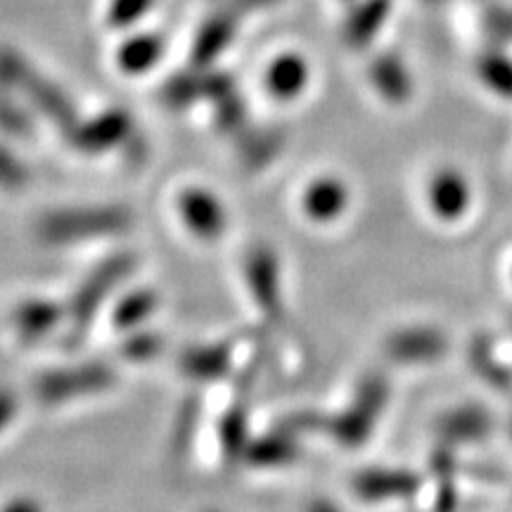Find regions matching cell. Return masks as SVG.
I'll list each match as a JSON object with an SVG mask.
<instances>
[{
	"label": "cell",
	"mask_w": 512,
	"mask_h": 512,
	"mask_svg": "<svg viewBox=\"0 0 512 512\" xmlns=\"http://www.w3.org/2000/svg\"><path fill=\"white\" fill-rule=\"evenodd\" d=\"M444 349V339L434 332L427 330H411L394 335L389 342V351L396 358H406V361H415V358H432Z\"/></svg>",
	"instance_id": "obj_24"
},
{
	"label": "cell",
	"mask_w": 512,
	"mask_h": 512,
	"mask_svg": "<svg viewBox=\"0 0 512 512\" xmlns=\"http://www.w3.org/2000/svg\"><path fill=\"white\" fill-rule=\"evenodd\" d=\"M432 3H434V0H432Z\"/></svg>",
	"instance_id": "obj_37"
},
{
	"label": "cell",
	"mask_w": 512,
	"mask_h": 512,
	"mask_svg": "<svg viewBox=\"0 0 512 512\" xmlns=\"http://www.w3.org/2000/svg\"><path fill=\"white\" fill-rule=\"evenodd\" d=\"M155 0H112L107 19L114 27H128V24L138 22L147 10L152 8Z\"/></svg>",
	"instance_id": "obj_29"
},
{
	"label": "cell",
	"mask_w": 512,
	"mask_h": 512,
	"mask_svg": "<svg viewBox=\"0 0 512 512\" xmlns=\"http://www.w3.org/2000/svg\"><path fill=\"white\" fill-rule=\"evenodd\" d=\"M29 181V171L19 159L12 155L8 147L0 145V185L10 190L24 188Z\"/></svg>",
	"instance_id": "obj_30"
},
{
	"label": "cell",
	"mask_w": 512,
	"mask_h": 512,
	"mask_svg": "<svg viewBox=\"0 0 512 512\" xmlns=\"http://www.w3.org/2000/svg\"><path fill=\"white\" fill-rule=\"evenodd\" d=\"M219 437L223 453H226V460L233 463V460L245 458L249 446V420L245 406H233L226 415H223Z\"/></svg>",
	"instance_id": "obj_23"
},
{
	"label": "cell",
	"mask_w": 512,
	"mask_h": 512,
	"mask_svg": "<svg viewBox=\"0 0 512 512\" xmlns=\"http://www.w3.org/2000/svg\"><path fill=\"white\" fill-rule=\"evenodd\" d=\"M368 81L382 100L406 105L413 98V76L396 53H380L368 64Z\"/></svg>",
	"instance_id": "obj_9"
},
{
	"label": "cell",
	"mask_w": 512,
	"mask_h": 512,
	"mask_svg": "<svg viewBox=\"0 0 512 512\" xmlns=\"http://www.w3.org/2000/svg\"><path fill=\"white\" fill-rule=\"evenodd\" d=\"M181 368L195 380H216L230 368V344H200L181 356Z\"/></svg>",
	"instance_id": "obj_16"
},
{
	"label": "cell",
	"mask_w": 512,
	"mask_h": 512,
	"mask_svg": "<svg viewBox=\"0 0 512 512\" xmlns=\"http://www.w3.org/2000/svg\"><path fill=\"white\" fill-rule=\"evenodd\" d=\"M0 88L27 93L31 105L50 124L60 126L64 133H69L76 126V110L67 93L43 74H38L17 50L0 48Z\"/></svg>",
	"instance_id": "obj_1"
},
{
	"label": "cell",
	"mask_w": 512,
	"mask_h": 512,
	"mask_svg": "<svg viewBox=\"0 0 512 512\" xmlns=\"http://www.w3.org/2000/svg\"><path fill=\"white\" fill-rule=\"evenodd\" d=\"M238 145L240 162L247 171H261L271 166L283 155L287 145V133L283 128H252L249 126L242 136L235 140Z\"/></svg>",
	"instance_id": "obj_10"
},
{
	"label": "cell",
	"mask_w": 512,
	"mask_h": 512,
	"mask_svg": "<svg viewBox=\"0 0 512 512\" xmlns=\"http://www.w3.org/2000/svg\"><path fill=\"white\" fill-rule=\"evenodd\" d=\"M155 309H157V294L150 290H138L128 294L124 302L117 306V311H114V323H117V328L121 330L136 328V325L143 323V320Z\"/></svg>",
	"instance_id": "obj_25"
},
{
	"label": "cell",
	"mask_w": 512,
	"mask_h": 512,
	"mask_svg": "<svg viewBox=\"0 0 512 512\" xmlns=\"http://www.w3.org/2000/svg\"><path fill=\"white\" fill-rule=\"evenodd\" d=\"M114 384V370L105 363H83L74 368L50 370L34 382L36 399L46 406L67 403L76 396H86L95 392H105Z\"/></svg>",
	"instance_id": "obj_3"
},
{
	"label": "cell",
	"mask_w": 512,
	"mask_h": 512,
	"mask_svg": "<svg viewBox=\"0 0 512 512\" xmlns=\"http://www.w3.org/2000/svg\"><path fill=\"white\" fill-rule=\"evenodd\" d=\"M164 41L162 36L145 34L136 36L131 41H126L119 50V67L128 74H140L147 72L150 67H155L159 57H162Z\"/></svg>",
	"instance_id": "obj_21"
},
{
	"label": "cell",
	"mask_w": 512,
	"mask_h": 512,
	"mask_svg": "<svg viewBox=\"0 0 512 512\" xmlns=\"http://www.w3.org/2000/svg\"><path fill=\"white\" fill-rule=\"evenodd\" d=\"M159 349V337L155 335H138L133 337L131 342L126 344V354L131 358H150L152 354H157Z\"/></svg>",
	"instance_id": "obj_32"
},
{
	"label": "cell",
	"mask_w": 512,
	"mask_h": 512,
	"mask_svg": "<svg viewBox=\"0 0 512 512\" xmlns=\"http://www.w3.org/2000/svg\"><path fill=\"white\" fill-rule=\"evenodd\" d=\"M482 29L494 46H512V8L510 5H491L482 15Z\"/></svg>",
	"instance_id": "obj_26"
},
{
	"label": "cell",
	"mask_w": 512,
	"mask_h": 512,
	"mask_svg": "<svg viewBox=\"0 0 512 512\" xmlns=\"http://www.w3.org/2000/svg\"><path fill=\"white\" fill-rule=\"evenodd\" d=\"M178 211H181V219L190 233H195L202 240L221 238L223 230H226V209L216 200V195L202 188L183 190L178 197Z\"/></svg>",
	"instance_id": "obj_8"
},
{
	"label": "cell",
	"mask_w": 512,
	"mask_h": 512,
	"mask_svg": "<svg viewBox=\"0 0 512 512\" xmlns=\"http://www.w3.org/2000/svg\"><path fill=\"white\" fill-rule=\"evenodd\" d=\"M133 259L128 254H117L112 259H107L105 264H100L95 271L88 275L86 283L81 285V290L76 292L72 302V330L79 337L88 330L91 320L98 309L105 302V297L117 287L121 280L131 273Z\"/></svg>",
	"instance_id": "obj_4"
},
{
	"label": "cell",
	"mask_w": 512,
	"mask_h": 512,
	"mask_svg": "<svg viewBox=\"0 0 512 512\" xmlns=\"http://www.w3.org/2000/svg\"><path fill=\"white\" fill-rule=\"evenodd\" d=\"M309 83V64L299 55L278 57L266 74V86L278 100H292Z\"/></svg>",
	"instance_id": "obj_15"
},
{
	"label": "cell",
	"mask_w": 512,
	"mask_h": 512,
	"mask_svg": "<svg viewBox=\"0 0 512 512\" xmlns=\"http://www.w3.org/2000/svg\"><path fill=\"white\" fill-rule=\"evenodd\" d=\"M356 494L368 501L411 496L418 489V479L408 472H366L356 479Z\"/></svg>",
	"instance_id": "obj_19"
},
{
	"label": "cell",
	"mask_w": 512,
	"mask_h": 512,
	"mask_svg": "<svg viewBox=\"0 0 512 512\" xmlns=\"http://www.w3.org/2000/svg\"><path fill=\"white\" fill-rule=\"evenodd\" d=\"M299 456V446L290 432H273L249 441L245 460L256 467L287 465Z\"/></svg>",
	"instance_id": "obj_20"
},
{
	"label": "cell",
	"mask_w": 512,
	"mask_h": 512,
	"mask_svg": "<svg viewBox=\"0 0 512 512\" xmlns=\"http://www.w3.org/2000/svg\"><path fill=\"white\" fill-rule=\"evenodd\" d=\"M238 31V15L233 10H221L211 15L192 46V62L195 67H207L230 46Z\"/></svg>",
	"instance_id": "obj_12"
},
{
	"label": "cell",
	"mask_w": 512,
	"mask_h": 512,
	"mask_svg": "<svg viewBox=\"0 0 512 512\" xmlns=\"http://www.w3.org/2000/svg\"><path fill=\"white\" fill-rule=\"evenodd\" d=\"M204 91H207V74L181 72L164 83L162 100L169 110H188L190 105L204 100Z\"/></svg>",
	"instance_id": "obj_22"
},
{
	"label": "cell",
	"mask_w": 512,
	"mask_h": 512,
	"mask_svg": "<svg viewBox=\"0 0 512 512\" xmlns=\"http://www.w3.org/2000/svg\"><path fill=\"white\" fill-rule=\"evenodd\" d=\"M131 223L133 216L126 207L64 209L43 216L38 223V238L48 245H67V242L126 233Z\"/></svg>",
	"instance_id": "obj_2"
},
{
	"label": "cell",
	"mask_w": 512,
	"mask_h": 512,
	"mask_svg": "<svg viewBox=\"0 0 512 512\" xmlns=\"http://www.w3.org/2000/svg\"><path fill=\"white\" fill-rule=\"evenodd\" d=\"M349 192L347 185L335 181V178H320L313 185H309L304 195V209L306 214L318 221H330L347 209Z\"/></svg>",
	"instance_id": "obj_17"
},
{
	"label": "cell",
	"mask_w": 512,
	"mask_h": 512,
	"mask_svg": "<svg viewBox=\"0 0 512 512\" xmlns=\"http://www.w3.org/2000/svg\"><path fill=\"white\" fill-rule=\"evenodd\" d=\"M17 413V396L10 389L0 387V432L10 425Z\"/></svg>",
	"instance_id": "obj_33"
},
{
	"label": "cell",
	"mask_w": 512,
	"mask_h": 512,
	"mask_svg": "<svg viewBox=\"0 0 512 512\" xmlns=\"http://www.w3.org/2000/svg\"><path fill=\"white\" fill-rule=\"evenodd\" d=\"M67 136L83 155H98L133 136V119L124 110H107L95 119L76 124Z\"/></svg>",
	"instance_id": "obj_7"
},
{
	"label": "cell",
	"mask_w": 512,
	"mask_h": 512,
	"mask_svg": "<svg viewBox=\"0 0 512 512\" xmlns=\"http://www.w3.org/2000/svg\"><path fill=\"white\" fill-rule=\"evenodd\" d=\"M0 128L19 138H29L31 131H34L27 114L19 110V105H15V102L5 98V95H0Z\"/></svg>",
	"instance_id": "obj_27"
},
{
	"label": "cell",
	"mask_w": 512,
	"mask_h": 512,
	"mask_svg": "<svg viewBox=\"0 0 512 512\" xmlns=\"http://www.w3.org/2000/svg\"><path fill=\"white\" fill-rule=\"evenodd\" d=\"M392 12V0H361L344 22V43L354 50L368 48L387 24Z\"/></svg>",
	"instance_id": "obj_11"
},
{
	"label": "cell",
	"mask_w": 512,
	"mask_h": 512,
	"mask_svg": "<svg viewBox=\"0 0 512 512\" xmlns=\"http://www.w3.org/2000/svg\"><path fill=\"white\" fill-rule=\"evenodd\" d=\"M475 74L491 93L512 100V57L505 55L501 46L479 50L475 57Z\"/></svg>",
	"instance_id": "obj_18"
},
{
	"label": "cell",
	"mask_w": 512,
	"mask_h": 512,
	"mask_svg": "<svg viewBox=\"0 0 512 512\" xmlns=\"http://www.w3.org/2000/svg\"><path fill=\"white\" fill-rule=\"evenodd\" d=\"M384 399H387V387H384L382 377H368L358 389L354 406L337 418L325 420V430L347 446L361 444L373 430L375 415L384 406Z\"/></svg>",
	"instance_id": "obj_5"
},
{
	"label": "cell",
	"mask_w": 512,
	"mask_h": 512,
	"mask_svg": "<svg viewBox=\"0 0 512 512\" xmlns=\"http://www.w3.org/2000/svg\"><path fill=\"white\" fill-rule=\"evenodd\" d=\"M195 427H197V399H192L185 403L181 415H178V420H176L174 451L178 453V456H181L185 448L190 446L192 434H195Z\"/></svg>",
	"instance_id": "obj_31"
},
{
	"label": "cell",
	"mask_w": 512,
	"mask_h": 512,
	"mask_svg": "<svg viewBox=\"0 0 512 512\" xmlns=\"http://www.w3.org/2000/svg\"><path fill=\"white\" fill-rule=\"evenodd\" d=\"M3 512H43L41 503H36L34 498H17L10 505H5Z\"/></svg>",
	"instance_id": "obj_34"
},
{
	"label": "cell",
	"mask_w": 512,
	"mask_h": 512,
	"mask_svg": "<svg viewBox=\"0 0 512 512\" xmlns=\"http://www.w3.org/2000/svg\"><path fill=\"white\" fill-rule=\"evenodd\" d=\"M427 197H430L432 211L441 219H458L470 202V188L458 171L444 169L430 181Z\"/></svg>",
	"instance_id": "obj_13"
},
{
	"label": "cell",
	"mask_w": 512,
	"mask_h": 512,
	"mask_svg": "<svg viewBox=\"0 0 512 512\" xmlns=\"http://www.w3.org/2000/svg\"><path fill=\"white\" fill-rule=\"evenodd\" d=\"M280 3V0H235V5H240V10H261V8H271V5Z\"/></svg>",
	"instance_id": "obj_35"
},
{
	"label": "cell",
	"mask_w": 512,
	"mask_h": 512,
	"mask_svg": "<svg viewBox=\"0 0 512 512\" xmlns=\"http://www.w3.org/2000/svg\"><path fill=\"white\" fill-rule=\"evenodd\" d=\"M62 309L55 302L46 299H31V302L19 304L12 313V325H15L17 335L24 342H34V339L46 337L50 330L60 323Z\"/></svg>",
	"instance_id": "obj_14"
},
{
	"label": "cell",
	"mask_w": 512,
	"mask_h": 512,
	"mask_svg": "<svg viewBox=\"0 0 512 512\" xmlns=\"http://www.w3.org/2000/svg\"><path fill=\"white\" fill-rule=\"evenodd\" d=\"M306 512H339V510L328 501H316V503L309 505V510H306Z\"/></svg>",
	"instance_id": "obj_36"
},
{
	"label": "cell",
	"mask_w": 512,
	"mask_h": 512,
	"mask_svg": "<svg viewBox=\"0 0 512 512\" xmlns=\"http://www.w3.org/2000/svg\"><path fill=\"white\" fill-rule=\"evenodd\" d=\"M446 434H465L467 439H477L482 434L489 432V420H486L484 413L479 411H467L458 413L456 418L444 422Z\"/></svg>",
	"instance_id": "obj_28"
},
{
	"label": "cell",
	"mask_w": 512,
	"mask_h": 512,
	"mask_svg": "<svg viewBox=\"0 0 512 512\" xmlns=\"http://www.w3.org/2000/svg\"><path fill=\"white\" fill-rule=\"evenodd\" d=\"M245 275L256 306L273 323H280L285 316L283 292H280V264L278 254L268 245H256L249 249L245 259Z\"/></svg>",
	"instance_id": "obj_6"
}]
</instances>
